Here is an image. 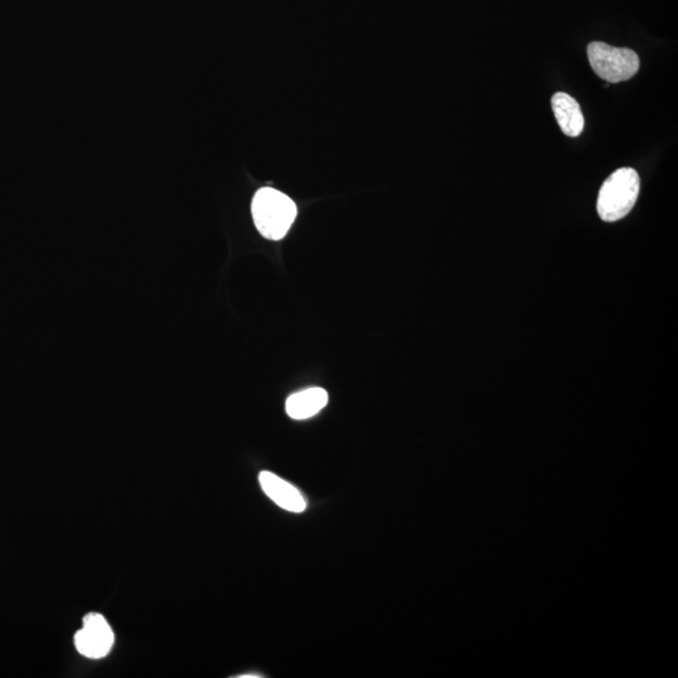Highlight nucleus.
<instances>
[{
	"label": "nucleus",
	"instance_id": "obj_4",
	"mask_svg": "<svg viewBox=\"0 0 678 678\" xmlns=\"http://www.w3.org/2000/svg\"><path fill=\"white\" fill-rule=\"evenodd\" d=\"M75 642L82 656L102 658L110 653L115 643V635L105 617L98 613H90L83 618V627L76 633Z\"/></svg>",
	"mask_w": 678,
	"mask_h": 678
},
{
	"label": "nucleus",
	"instance_id": "obj_6",
	"mask_svg": "<svg viewBox=\"0 0 678 678\" xmlns=\"http://www.w3.org/2000/svg\"><path fill=\"white\" fill-rule=\"evenodd\" d=\"M552 107L560 130L569 137H578L584 130V116L579 103L567 93L558 92L552 97Z\"/></svg>",
	"mask_w": 678,
	"mask_h": 678
},
{
	"label": "nucleus",
	"instance_id": "obj_8",
	"mask_svg": "<svg viewBox=\"0 0 678 678\" xmlns=\"http://www.w3.org/2000/svg\"><path fill=\"white\" fill-rule=\"evenodd\" d=\"M240 677H242V678H258V677H262V676H259V675H244V676H240Z\"/></svg>",
	"mask_w": 678,
	"mask_h": 678
},
{
	"label": "nucleus",
	"instance_id": "obj_1",
	"mask_svg": "<svg viewBox=\"0 0 678 678\" xmlns=\"http://www.w3.org/2000/svg\"><path fill=\"white\" fill-rule=\"evenodd\" d=\"M252 214L255 226L264 238L280 240L286 237L297 218V205L286 194L263 188L254 196Z\"/></svg>",
	"mask_w": 678,
	"mask_h": 678
},
{
	"label": "nucleus",
	"instance_id": "obj_2",
	"mask_svg": "<svg viewBox=\"0 0 678 678\" xmlns=\"http://www.w3.org/2000/svg\"><path fill=\"white\" fill-rule=\"evenodd\" d=\"M641 181L631 167L618 169L604 181L598 195L599 218L607 223L618 221L631 213L640 194Z\"/></svg>",
	"mask_w": 678,
	"mask_h": 678
},
{
	"label": "nucleus",
	"instance_id": "obj_7",
	"mask_svg": "<svg viewBox=\"0 0 678 678\" xmlns=\"http://www.w3.org/2000/svg\"><path fill=\"white\" fill-rule=\"evenodd\" d=\"M328 404V393L323 388L312 387L288 397L286 410L294 420H307L317 415Z\"/></svg>",
	"mask_w": 678,
	"mask_h": 678
},
{
	"label": "nucleus",
	"instance_id": "obj_3",
	"mask_svg": "<svg viewBox=\"0 0 678 678\" xmlns=\"http://www.w3.org/2000/svg\"><path fill=\"white\" fill-rule=\"evenodd\" d=\"M588 60L602 80L619 83L631 80L640 70V58L630 48H617L603 42L588 46Z\"/></svg>",
	"mask_w": 678,
	"mask_h": 678
},
{
	"label": "nucleus",
	"instance_id": "obj_5",
	"mask_svg": "<svg viewBox=\"0 0 678 678\" xmlns=\"http://www.w3.org/2000/svg\"><path fill=\"white\" fill-rule=\"evenodd\" d=\"M259 483L268 498L272 499L280 508L291 513H303L306 510V499L303 498L301 491L294 488L288 481L269 473V471H262L259 475Z\"/></svg>",
	"mask_w": 678,
	"mask_h": 678
}]
</instances>
